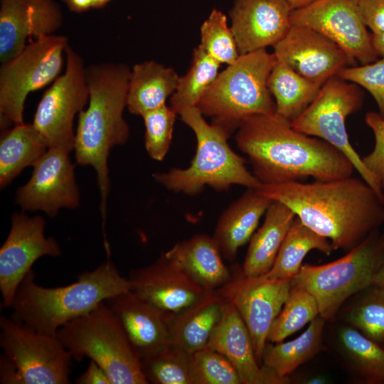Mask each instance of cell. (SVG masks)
<instances>
[{"instance_id": "cell-7", "label": "cell", "mask_w": 384, "mask_h": 384, "mask_svg": "<svg viewBox=\"0 0 384 384\" xmlns=\"http://www.w3.org/2000/svg\"><path fill=\"white\" fill-rule=\"evenodd\" d=\"M57 337L73 359L88 358L97 363L111 384L149 383L139 357L105 301L63 325Z\"/></svg>"}, {"instance_id": "cell-24", "label": "cell", "mask_w": 384, "mask_h": 384, "mask_svg": "<svg viewBox=\"0 0 384 384\" xmlns=\"http://www.w3.org/2000/svg\"><path fill=\"white\" fill-rule=\"evenodd\" d=\"M224 302L211 291L187 308L168 313L170 344L189 355L206 348L222 317Z\"/></svg>"}, {"instance_id": "cell-3", "label": "cell", "mask_w": 384, "mask_h": 384, "mask_svg": "<svg viewBox=\"0 0 384 384\" xmlns=\"http://www.w3.org/2000/svg\"><path fill=\"white\" fill-rule=\"evenodd\" d=\"M131 68L124 63H100L86 67L88 107L78 115L75 155L78 164L91 166L97 173L103 225L110 190L109 153L124 144L129 127L124 118Z\"/></svg>"}, {"instance_id": "cell-14", "label": "cell", "mask_w": 384, "mask_h": 384, "mask_svg": "<svg viewBox=\"0 0 384 384\" xmlns=\"http://www.w3.org/2000/svg\"><path fill=\"white\" fill-rule=\"evenodd\" d=\"M290 23L319 32L361 65L377 60L378 55L361 15L358 0H316L292 10Z\"/></svg>"}, {"instance_id": "cell-23", "label": "cell", "mask_w": 384, "mask_h": 384, "mask_svg": "<svg viewBox=\"0 0 384 384\" xmlns=\"http://www.w3.org/2000/svg\"><path fill=\"white\" fill-rule=\"evenodd\" d=\"M272 201L257 189L247 188L224 210L213 236L222 256L230 261L235 258L238 249L252 238Z\"/></svg>"}, {"instance_id": "cell-30", "label": "cell", "mask_w": 384, "mask_h": 384, "mask_svg": "<svg viewBox=\"0 0 384 384\" xmlns=\"http://www.w3.org/2000/svg\"><path fill=\"white\" fill-rule=\"evenodd\" d=\"M325 321L319 315L297 338L287 342H277L275 345L266 344L262 366L287 383L289 375L319 351Z\"/></svg>"}, {"instance_id": "cell-43", "label": "cell", "mask_w": 384, "mask_h": 384, "mask_svg": "<svg viewBox=\"0 0 384 384\" xmlns=\"http://www.w3.org/2000/svg\"><path fill=\"white\" fill-rule=\"evenodd\" d=\"M78 384H111L106 372L95 362L90 361L86 370L75 380Z\"/></svg>"}, {"instance_id": "cell-2", "label": "cell", "mask_w": 384, "mask_h": 384, "mask_svg": "<svg viewBox=\"0 0 384 384\" xmlns=\"http://www.w3.org/2000/svg\"><path fill=\"white\" fill-rule=\"evenodd\" d=\"M235 142L262 184L300 181L308 177L334 180L351 176L355 170L341 151L296 130L276 113L245 119L237 129Z\"/></svg>"}, {"instance_id": "cell-11", "label": "cell", "mask_w": 384, "mask_h": 384, "mask_svg": "<svg viewBox=\"0 0 384 384\" xmlns=\"http://www.w3.org/2000/svg\"><path fill=\"white\" fill-rule=\"evenodd\" d=\"M3 355L17 370L20 384H68L72 360L57 336L38 331L11 317L0 318Z\"/></svg>"}, {"instance_id": "cell-18", "label": "cell", "mask_w": 384, "mask_h": 384, "mask_svg": "<svg viewBox=\"0 0 384 384\" xmlns=\"http://www.w3.org/2000/svg\"><path fill=\"white\" fill-rule=\"evenodd\" d=\"M128 279L135 296L167 313L178 312L211 292L198 285L166 253L149 265L132 270Z\"/></svg>"}, {"instance_id": "cell-6", "label": "cell", "mask_w": 384, "mask_h": 384, "mask_svg": "<svg viewBox=\"0 0 384 384\" xmlns=\"http://www.w3.org/2000/svg\"><path fill=\"white\" fill-rule=\"evenodd\" d=\"M276 61L266 48L240 55L218 73L197 107L230 135L250 117L275 113L267 80Z\"/></svg>"}, {"instance_id": "cell-46", "label": "cell", "mask_w": 384, "mask_h": 384, "mask_svg": "<svg viewBox=\"0 0 384 384\" xmlns=\"http://www.w3.org/2000/svg\"><path fill=\"white\" fill-rule=\"evenodd\" d=\"M373 286L384 294V261L375 274Z\"/></svg>"}, {"instance_id": "cell-49", "label": "cell", "mask_w": 384, "mask_h": 384, "mask_svg": "<svg viewBox=\"0 0 384 384\" xmlns=\"http://www.w3.org/2000/svg\"><path fill=\"white\" fill-rule=\"evenodd\" d=\"M307 383H324V380L320 378H314L309 380V382Z\"/></svg>"}, {"instance_id": "cell-10", "label": "cell", "mask_w": 384, "mask_h": 384, "mask_svg": "<svg viewBox=\"0 0 384 384\" xmlns=\"http://www.w3.org/2000/svg\"><path fill=\"white\" fill-rule=\"evenodd\" d=\"M363 102L364 95L358 85L335 75L324 82L312 102L291 125L296 130L321 139L341 151L361 177L384 198L383 190L350 143L346 130L347 117L358 112Z\"/></svg>"}, {"instance_id": "cell-13", "label": "cell", "mask_w": 384, "mask_h": 384, "mask_svg": "<svg viewBox=\"0 0 384 384\" xmlns=\"http://www.w3.org/2000/svg\"><path fill=\"white\" fill-rule=\"evenodd\" d=\"M291 279L250 277L235 268L230 279L215 290L237 309L251 336L256 358L262 356L272 325L286 302Z\"/></svg>"}, {"instance_id": "cell-36", "label": "cell", "mask_w": 384, "mask_h": 384, "mask_svg": "<svg viewBox=\"0 0 384 384\" xmlns=\"http://www.w3.org/2000/svg\"><path fill=\"white\" fill-rule=\"evenodd\" d=\"M200 33V46L220 64L230 65L240 56L227 17L221 11H211L202 23Z\"/></svg>"}, {"instance_id": "cell-48", "label": "cell", "mask_w": 384, "mask_h": 384, "mask_svg": "<svg viewBox=\"0 0 384 384\" xmlns=\"http://www.w3.org/2000/svg\"><path fill=\"white\" fill-rule=\"evenodd\" d=\"M111 0H96L95 9H100L105 6Z\"/></svg>"}, {"instance_id": "cell-22", "label": "cell", "mask_w": 384, "mask_h": 384, "mask_svg": "<svg viewBox=\"0 0 384 384\" xmlns=\"http://www.w3.org/2000/svg\"><path fill=\"white\" fill-rule=\"evenodd\" d=\"M105 303L119 319L139 360L170 345L167 312L130 290L108 298Z\"/></svg>"}, {"instance_id": "cell-28", "label": "cell", "mask_w": 384, "mask_h": 384, "mask_svg": "<svg viewBox=\"0 0 384 384\" xmlns=\"http://www.w3.org/2000/svg\"><path fill=\"white\" fill-rule=\"evenodd\" d=\"M48 147L31 124L4 129L0 140V186L8 185L21 171L33 166Z\"/></svg>"}, {"instance_id": "cell-45", "label": "cell", "mask_w": 384, "mask_h": 384, "mask_svg": "<svg viewBox=\"0 0 384 384\" xmlns=\"http://www.w3.org/2000/svg\"><path fill=\"white\" fill-rule=\"evenodd\" d=\"M372 45L378 55L384 58V33L370 34Z\"/></svg>"}, {"instance_id": "cell-19", "label": "cell", "mask_w": 384, "mask_h": 384, "mask_svg": "<svg viewBox=\"0 0 384 384\" xmlns=\"http://www.w3.org/2000/svg\"><path fill=\"white\" fill-rule=\"evenodd\" d=\"M63 15L55 0H0V61L20 53L30 41L54 34Z\"/></svg>"}, {"instance_id": "cell-40", "label": "cell", "mask_w": 384, "mask_h": 384, "mask_svg": "<svg viewBox=\"0 0 384 384\" xmlns=\"http://www.w3.org/2000/svg\"><path fill=\"white\" fill-rule=\"evenodd\" d=\"M365 88L374 98L384 117V58L361 65L347 66L336 75Z\"/></svg>"}, {"instance_id": "cell-38", "label": "cell", "mask_w": 384, "mask_h": 384, "mask_svg": "<svg viewBox=\"0 0 384 384\" xmlns=\"http://www.w3.org/2000/svg\"><path fill=\"white\" fill-rule=\"evenodd\" d=\"M177 113L166 105L143 114L145 149L149 156L162 161L168 153Z\"/></svg>"}, {"instance_id": "cell-21", "label": "cell", "mask_w": 384, "mask_h": 384, "mask_svg": "<svg viewBox=\"0 0 384 384\" xmlns=\"http://www.w3.org/2000/svg\"><path fill=\"white\" fill-rule=\"evenodd\" d=\"M206 348L223 355L238 371L242 384L284 383L258 363L249 331L237 309L225 300L222 317Z\"/></svg>"}, {"instance_id": "cell-8", "label": "cell", "mask_w": 384, "mask_h": 384, "mask_svg": "<svg viewBox=\"0 0 384 384\" xmlns=\"http://www.w3.org/2000/svg\"><path fill=\"white\" fill-rule=\"evenodd\" d=\"M383 261L384 233L377 230L338 260L320 265H302L291 284L310 292L319 315L329 320L351 296L373 286Z\"/></svg>"}, {"instance_id": "cell-44", "label": "cell", "mask_w": 384, "mask_h": 384, "mask_svg": "<svg viewBox=\"0 0 384 384\" xmlns=\"http://www.w3.org/2000/svg\"><path fill=\"white\" fill-rule=\"evenodd\" d=\"M96 0H64L65 4L70 11L82 13L95 9Z\"/></svg>"}, {"instance_id": "cell-12", "label": "cell", "mask_w": 384, "mask_h": 384, "mask_svg": "<svg viewBox=\"0 0 384 384\" xmlns=\"http://www.w3.org/2000/svg\"><path fill=\"white\" fill-rule=\"evenodd\" d=\"M66 65L44 92L32 124L48 148L74 150L73 119L89 100L84 60L69 44L65 49Z\"/></svg>"}, {"instance_id": "cell-47", "label": "cell", "mask_w": 384, "mask_h": 384, "mask_svg": "<svg viewBox=\"0 0 384 384\" xmlns=\"http://www.w3.org/2000/svg\"><path fill=\"white\" fill-rule=\"evenodd\" d=\"M292 10L306 6L316 0H284Z\"/></svg>"}, {"instance_id": "cell-33", "label": "cell", "mask_w": 384, "mask_h": 384, "mask_svg": "<svg viewBox=\"0 0 384 384\" xmlns=\"http://www.w3.org/2000/svg\"><path fill=\"white\" fill-rule=\"evenodd\" d=\"M339 338L363 379L369 383H384V347L349 326L341 329Z\"/></svg>"}, {"instance_id": "cell-31", "label": "cell", "mask_w": 384, "mask_h": 384, "mask_svg": "<svg viewBox=\"0 0 384 384\" xmlns=\"http://www.w3.org/2000/svg\"><path fill=\"white\" fill-rule=\"evenodd\" d=\"M329 255L334 250L331 242L305 225L296 216L266 276L274 279L293 278L300 270L302 261L311 250Z\"/></svg>"}, {"instance_id": "cell-5", "label": "cell", "mask_w": 384, "mask_h": 384, "mask_svg": "<svg viewBox=\"0 0 384 384\" xmlns=\"http://www.w3.org/2000/svg\"><path fill=\"white\" fill-rule=\"evenodd\" d=\"M196 139V154L189 166L172 169L153 175L154 179L175 193L196 195L206 186L225 191L233 185L258 189L262 183L245 166V159L230 146V134L219 126L209 124L198 107L178 112Z\"/></svg>"}, {"instance_id": "cell-1", "label": "cell", "mask_w": 384, "mask_h": 384, "mask_svg": "<svg viewBox=\"0 0 384 384\" xmlns=\"http://www.w3.org/2000/svg\"><path fill=\"white\" fill-rule=\"evenodd\" d=\"M257 191L288 206L335 250H351L384 224V198L362 178L262 184Z\"/></svg>"}, {"instance_id": "cell-27", "label": "cell", "mask_w": 384, "mask_h": 384, "mask_svg": "<svg viewBox=\"0 0 384 384\" xmlns=\"http://www.w3.org/2000/svg\"><path fill=\"white\" fill-rule=\"evenodd\" d=\"M179 78L173 68L154 60L134 65L128 82L127 108L132 114L142 116L166 105Z\"/></svg>"}, {"instance_id": "cell-29", "label": "cell", "mask_w": 384, "mask_h": 384, "mask_svg": "<svg viewBox=\"0 0 384 384\" xmlns=\"http://www.w3.org/2000/svg\"><path fill=\"white\" fill-rule=\"evenodd\" d=\"M321 86L302 76L278 58L267 80L275 113L290 123L312 102Z\"/></svg>"}, {"instance_id": "cell-25", "label": "cell", "mask_w": 384, "mask_h": 384, "mask_svg": "<svg viewBox=\"0 0 384 384\" xmlns=\"http://www.w3.org/2000/svg\"><path fill=\"white\" fill-rule=\"evenodd\" d=\"M165 253L206 290L215 291L231 278L213 238L206 234H196Z\"/></svg>"}, {"instance_id": "cell-20", "label": "cell", "mask_w": 384, "mask_h": 384, "mask_svg": "<svg viewBox=\"0 0 384 384\" xmlns=\"http://www.w3.org/2000/svg\"><path fill=\"white\" fill-rule=\"evenodd\" d=\"M284 0H235L229 12L240 55L274 46L291 26Z\"/></svg>"}, {"instance_id": "cell-42", "label": "cell", "mask_w": 384, "mask_h": 384, "mask_svg": "<svg viewBox=\"0 0 384 384\" xmlns=\"http://www.w3.org/2000/svg\"><path fill=\"white\" fill-rule=\"evenodd\" d=\"M361 15L372 33H384V0H358Z\"/></svg>"}, {"instance_id": "cell-9", "label": "cell", "mask_w": 384, "mask_h": 384, "mask_svg": "<svg viewBox=\"0 0 384 384\" xmlns=\"http://www.w3.org/2000/svg\"><path fill=\"white\" fill-rule=\"evenodd\" d=\"M68 45L62 35H50L32 41L11 59L1 63L0 124L6 129L23 124L28 95L53 82L63 65Z\"/></svg>"}, {"instance_id": "cell-15", "label": "cell", "mask_w": 384, "mask_h": 384, "mask_svg": "<svg viewBox=\"0 0 384 384\" xmlns=\"http://www.w3.org/2000/svg\"><path fill=\"white\" fill-rule=\"evenodd\" d=\"M45 226L41 216L21 213L11 216L9 235L0 249V291L4 308H11L19 284L38 258L61 254L55 239L45 236Z\"/></svg>"}, {"instance_id": "cell-4", "label": "cell", "mask_w": 384, "mask_h": 384, "mask_svg": "<svg viewBox=\"0 0 384 384\" xmlns=\"http://www.w3.org/2000/svg\"><path fill=\"white\" fill-rule=\"evenodd\" d=\"M31 269L19 284L11 306V318L38 331L57 336L60 327L85 314L108 298L130 290L109 259L94 270L84 272L64 287H45L35 282Z\"/></svg>"}, {"instance_id": "cell-32", "label": "cell", "mask_w": 384, "mask_h": 384, "mask_svg": "<svg viewBox=\"0 0 384 384\" xmlns=\"http://www.w3.org/2000/svg\"><path fill=\"white\" fill-rule=\"evenodd\" d=\"M220 63L200 45L195 48L188 72L179 78L178 86L171 96L170 107L178 114L187 107H197L218 75Z\"/></svg>"}, {"instance_id": "cell-26", "label": "cell", "mask_w": 384, "mask_h": 384, "mask_svg": "<svg viewBox=\"0 0 384 384\" xmlns=\"http://www.w3.org/2000/svg\"><path fill=\"white\" fill-rule=\"evenodd\" d=\"M265 215L262 225L250 240L241 268L247 276L263 275L270 270L296 218L295 213L288 206L277 201L271 202Z\"/></svg>"}, {"instance_id": "cell-39", "label": "cell", "mask_w": 384, "mask_h": 384, "mask_svg": "<svg viewBox=\"0 0 384 384\" xmlns=\"http://www.w3.org/2000/svg\"><path fill=\"white\" fill-rule=\"evenodd\" d=\"M349 314L353 326L367 338L384 347V294L375 287Z\"/></svg>"}, {"instance_id": "cell-16", "label": "cell", "mask_w": 384, "mask_h": 384, "mask_svg": "<svg viewBox=\"0 0 384 384\" xmlns=\"http://www.w3.org/2000/svg\"><path fill=\"white\" fill-rule=\"evenodd\" d=\"M69 153L48 148L36 161L31 178L16 193V202L23 210H42L54 217L62 208L78 206L79 190Z\"/></svg>"}, {"instance_id": "cell-17", "label": "cell", "mask_w": 384, "mask_h": 384, "mask_svg": "<svg viewBox=\"0 0 384 384\" xmlns=\"http://www.w3.org/2000/svg\"><path fill=\"white\" fill-rule=\"evenodd\" d=\"M273 48L277 58L321 85L345 67L356 65V61L338 44L305 26H291Z\"/></svg>"}, {"instance_id": "cell-35", "label": "cell", "mask_w": 384, "mask_h": 384, "mask_svg": "<svg viewBox=\"0 0 384 384\" xmlns=\"http://www.w3.org/2000/svg\"><path fill=\"white\" fill-rule=\"evenodd\" d=\"M191 355L172 345L140 360L148 383L154 384H193Z\"/></svg>"}, {"instance_id": "cell-37", "label": "cell", "mask_w": 384, "mask_h": 384, "mask_svg": "<svg viewBox=\"0 0 384 384\" xmlns=\"http://www.w3.org/2000/svg\"><path fill=\"white\" fill-rule=\"evenodd\" d=\"M193 384H242L232 363L221 353L209 348L190 357Z\"/></svg>"}, {"instance_id": "cell-34", "label": "cell", "mask_w": 384, "mask_h": 384, "mask_svg": "<svg viewBox=\"0 0 384 384\" xmlns=\"http://www.w3.org/2000/svg\"><path fill=\"white\" fill-rule=\"evenodd\" d=\"M319 315L314 296L307 290L291 284L288 297L272 325L267 341H283Z\"/></svg>"}, {"instance_id": "cell-41", "label": "cell", "mask_w": 384, "mask_h": 384, "mask_svg": "<svg viewBox=\"0 0 384 384\" xmlns=\"http://www.w3.org/2000/svg\"><path fill=\"white\" fill-rule=\"evenodd\" d=\"M365 122L373 133L375 144L371 152L362 157V160L384 190V117L378 112H368Z\"/></svg>"}]
</instances>
